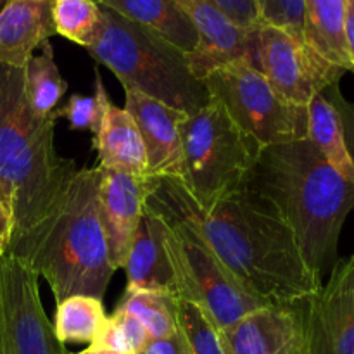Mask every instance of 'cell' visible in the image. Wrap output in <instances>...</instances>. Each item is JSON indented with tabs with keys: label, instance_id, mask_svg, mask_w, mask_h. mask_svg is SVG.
I'll list each match as a JSON object with an SVG mask.
<instances>
[{
	"label": "cell",
	"instance_id": "1",
	"mask_svg": "<svg viewBox=\"0 0 354 354\" xmlns=\"http://www.w3.org/2000/svg\"><path fill=\"white\" fill-rule=\"evenodd\" d=\"M145 206L192 225L237 282L263 303H297L322 287L280 211L252 190L242 187L201 203L176 176H151Z\"/></svg>",
	"mask_w": 354,
	"mask_h": 354
},
{
	"label": "cell",
	"instance_id": "2",
	"mask_svg": "<svg viewBox=\"0 0 354 354\" xmlns=\"http://www.w3.org/2000/svg\"><path fill=\"white\" fill-rule=\"evenodd\" d=\"M244 189L266 197L290 230L308 268L322 279L335 261L354 187L346 182L310 138L266 145L248 173Z\"/></svg>",
	"mask_w": 354,
	"mask_h": 354
},
{
	"label": "cell",
	"instance_id": "3",
	"mask_svg": "<svg viewBox=\"0 0 354 354\" xmlns=\"http://www.w3.org/2000/svg\"><path fill=\"white\" fill-rule=\"evenodd\" d=\"M99 182V166L76 169L55 209L9 248L44 277L57 304L71 296L102 299L116 272L100 216Z\"/></svg>",
	"mask_w": 354,
	"mask_h": 354
},
{
	"label": "cell",
	"instance_id": "4",
	"mask_svg": "<svg viewBox=\"0 0 354 354\" xmlns=\"http://www.w3.org/2000/svg\"><path fill=\"white\" fill-rule=\"evenodd\" d=\"M55 111H31L23 69L0 64V194L12 213V242L55 209L78 169L55 151Z\"/></svg>",
	"mask_w": 354,
	"mask_h": 354
},
{
	"label": "cell",
	"instance_id": "5",
	"mask_svg": "<svg viewBox=\"0 0 354 354\" xmlns=\"http://www.w3.org/2000/svg\"><path fill=\"white\" fill-rule=\"evenodd\" d=\"M100 17L99 35L86 50L116 75L123 88L138 90L189 116L209 102L185 52L113 9L100 6Z\"/></svg>",
	"mask_w": 354,
	"mask_h": 354
},
{
	"label": "cell",
	"instance_id": "6",
	"mask_svg": "<svg viewBox=\"0 0 354 354\" xmlns=\"http://www.w3.org/2000/svg\"><path fill=\"white\" fill-rule=\"evenodd\" d=\"M183 149L182 180L201 203L242 189L261 145L245 133L211 97L180 127Z\"/></svg>",
	"mask_w": 354,
	"mask_h": 354
},
{
	"label": "cell",
	"instance_id": "7",
	"mask_svg": "<svg viewBox=\"0 0 354 354\" xmlns=\"http://www.w3.org/2000/svg\"><path fill=\"white\" fill-rule=\"evenodd\" d=\"M154 213L161 220L178 299L199 306L216 330L232 327L245 315L266 306L237 282L192 225L159 211Z\"/></svg>",
	"mask_w": 354,
	"mask_h": 354
},
{
	"label": "cell",
	"instance_id": "8",
	"mask_svg": "<svg viewBox=\"0 0 354 354\" xmlns=\"http://www.w3.org/2000/svg\"><path fill=\"white\" fill-rule=\"evenodd\" d=\"M203 82L209 97L261 147L308 138V107L283 99L251 59L214 69Z\"/></svg>",
	"mask_w": 354,
	"mask_h": 354
},
{
	"label": "cell",
	"instance_id": "9",
	"mask_svg": "<svg viewBox=\"0 0 354 354\" xmlns=\"http://www.w3.org/2000/svg\"><path fill=\"white\" fill-rule=\"evenodd\" d=\"M252 62L270 85L296 106L308 104L334 85L342 69L322 57L303 38L272 24H259L252 31Z\"/></svg>",
	"mask_w": 354,
	"mask_h": 354
},
{
	"label": "cell",
	"instance_id": "10",
	"mask_svg": "<svg viewBox=\"0 0 354 354\" xmlns=\"http://www.w3.org/2000/svg\"><path fill=\"white\" fill-rule=\"evenodd\" d=\"M0 354H66L40 297L38 275L17 256H0Z\"/></svg>",
	"mask_w": 354,
	"mask_h": 354
},
{
	"label": "cell",
	"instance_id": "11",
	"mask_svg": "<svg viewBox=\"0 0 354 354\" xmlns=\"http://www.w3.org/2000/svg\"><path fill=\"white\" fill-rule=\"evenodd\" d=\"M308 354H354V254L304 299Z\"/></svg>",
	"mask_w": 354,
	"mask_h": 354
},
{
	"label": "cell",
	"instance_id": "12",
	"mask_svg": "<svg viewBox=\"0 0 354 354\" xmlns=\"http://www.w3.org/2000/svg\"><path fill=\"white\" fill-rule=\"evenodd\" d=\"M218 335L225 354H308L304 299L266 304Z\"/></svg>",
	"mask_w": 354,
	"mask_h": 354
},
{
	"label": "cell",
	"instance_id": "13",
	"mask_svg": "<svg viewBox=\"0 0 354 354\" xmlns=\"http://www.w3.org/2000/svg\"><path fill=\"white\" fill-rule=\"evenodd\" d=\"M197 33V45L187 54L194 76L203 82L218 68L254 55L252 31L242 30L213 0H176ZM254 64V62H252Z\"/></svg>",
	"mask_w": 354,
	"mask_h": 354
},
{
	"label": "cell",
	"instance_id": "14",
	"mask_svg": "<svg viewBox=\"0 0 354 354\" xmlns=\"http://www.w3.org/2000/svg\"><path fill=\"white\" fill-rule=\"evenodd\" d=\"M99 169L100 216L109 245L111 265L114 270L124 268L138 223L144 214L145 197L151 189V176Z\"/></svg>",
	"mask_w": 354,
	"mask_h": 354
},
{
	"label": "cell",
	"instance_id": "15",
	"mask_svg": "<svg viewBox=\"0 0 354 354\" xmlns=\"http://www.w3.org/2000/svg\"><path fill=\"white\" fill-rule=\"evenodd\" d=\"M124 109L140 131L149 176H183V149L180 127L189 118L135 88H124Z\"/></svg>",
	"mask_w": 354,
	"mask_h": 354
},
{
	"label": "cell",
	"instance_id": "16",
	"mask_svg": "<svg viewBox=\"0 0 354 354\" xmlns=\"http://www.w3.org/2000/svg\"><path fill=\"white\" fill-rule=\"evenodd\" d=\"M95 82L102 99V121L92 140L99 154V168L127 175H147V158L137 123L127 109L109 99L99 71H95Z\"/></svg>",
	"mask_w": 354,
	"mask_h": 354
},
{
	"label": "cell",
	"instance_id": "17",
	"mask_svg": "<svg viewBox=\"0 0 354 354\" xmlns=\"http://www.w3.org/2000/svg\"><path fill=\"white\" fill-rule=\"evenodd\" d=\"M54 33L50 0H7L0 9V64L24 69Z\"/></svg>",
	"mask_w": 354,
	"mask_h": 354
},
{
	"label": "cell",
	"instance_id": "18",
	"mask_svg": "<svg viewBox=\"0 0 354 354\" xmlns=\"http://www.w3.org/2000/svg\"><path fill=\"white\" fill-rule=\"evenodd\" d=\"M124 270L128 280L124 292L158 290L176 297V282L162 242L161 220L147 206H144Z\"/></svg>",
	"mask_w": 354,
	"mask_h": 354
},
{
	"label": "cell",
	"instance_id": "19",
	"mask_svg": "<svg viewBox=\"0 0 354 354\" xmlns=\"http://www.w3.org/2000/svg\"><path fill=\"white\" fill-rule=\"evenodd\" d=\"M127 19L154 31L185 54L196 48L197 33L176 0H97Z\"/></svg>",
	"mask_w": 354,
	"mask_h": 354
},
{
	"label": "cell",
	"instance_id": "20",
	"mask_svg": "<svg viewBox=\"0 0 354 354\" xmlns=\"http://www.w3.org/2000/svg\"><path fill=\"white\" fill-rule=\"evenodd\" d=\"M308 138L325 161L354 187V156L348 145L344 120L330 99L318 93L308 104Z\"/></svg>",
	"mask_w": 354,
	"mask_h": 354
},
{
	"label": "cell",
	"instance_id": "21",
	"mask_svg": "<svg viewBox=\"0 0 354 354\" xmlns=\"http://www.w3.org/2000/svg\"><path fill=\"white\" fill-rule=\"evenodd\" d=\"M344 21L346 0H304V41L342 71H351Z\"/></svg>",
	"mask_w": 354,
	"mask_h": 354
},
{
	"label": "cell",
	"instance_id": "22",
	"mask_svg": "<svg viewBox=\"0 0 354 354\" xmlns=\"http://www.w3.org/2000/svg\"><path fill=\"white\" fill-rule=\"evenodd\" d=\"M23 76L24 93L31 111L38 116H48L54 113L68 90V83L59 73L50 41H45L40 54L28 61Z\"/></svg>",
	"mask_w": 354,
	"mask_h": 354
},
{
	"label": "cell",
	"instance_id": "23",
	"mask_svg": "<svg viewBox=\"0 0 354 354\" xmlns=\"http://www.w3.org/2000/svg\"><path fill=\"white\" fill-rule=\"evenodd\" d=\"M106 320L107 315L102 299L92 296H71L57 304L54 330L62 344H92Z\"/></svg>",
	"mask_w": 354,
	"mask_h": 354
},
{
	"label": "cell",
	"instance_id": "24",
	"mask_svg": "<svg viewBox=\"0 0 354 354\" xmlns=\"http://www.w3.org/2000/svg\"><path fill=\"white\" fill-rule=\"evenodd\" d=\"M178 299L173 294L158 290H138L124 292L116 310L133 315L145 327L152 339H165L175 334L180 328L176 317Z\"/></svg>",
	"mask_w": 354,
	"mask_h": 354
},
{
	"label": "cell",
	"instance_id": "25",
	"mask_svg": "<svg viewBox=\"0 0 354 354\" xmlns=\"http://www.w3.org/2000/svg\"><path fill=\"white\" fill-rule=\"evenodd\" d=\"M55 33L88 48L100 30V6L97 0H52Z\"/></svg>",
	"mask_w": 354,
	"mask_h": 354
},
{
	"label": "cell",
	"instance_id": "26",
	"mask_svg": "<svg viewBox=\"0 0 354 354\" xmlns=\"http://www.w3.org/2000/svg\"><path fill=\"white\" fill-rule=\"evenodd\" d=\"M176 317L180 330L189 342L190 354H225L218 330L199 306L178 299Z\"/></svg>",
	"mask_w": 354,
	"mask_h": 354
},
{
	"label": "cell",
	"instance_id": "27",
	"mask_svg": "<svg viewBox=\"0 0 354 354\" xmlns=\"http://www.w3.org/2000/svg\"><path fill=\"white\" fill-rule=\"evenodd\" d=\"M55 114L57 118H66L71 130L90 131V133L97 135L100 121H102V99H100L97 82L93 95L73 93L64 106L55 109Z\"/></svg>",
	"mask_w": 354,
	"mask_h": 354
},
{
	"label": "cell",
	"instance_id": "28",
	"mask_svg": "<svg viewBox=\"0 0 354 354\" xmlns=\"http://www.w3.org/2000/svg\"><path fill=\"white\" fill-rule=\"evenodd\" d=\"M259 21L304 40V0H256Z\"/></svg>",
	"mask_w": 354,
	"mask_h": 354
},
{
	"label": "cell",
	"instance_id": "29",
	"mask_svg": "<svg viewBox=\"0 0 354 354\" xmlns=\"http://www.w3.org/2000/svg\"><path fill=\"white\" fill-rule=\"evenodd\" d=\"M237 26L245 31H254L261 24L256 0H213Z\"/></svg>",
	"mask_w": 354,
	"mask_h": 354
},
{
	"label": "cell",
	"instance_id": "30",
	"mask_svg": "<svg viewBox=\"0 0 354 354\" xmlns=\"http://www.w3.org/2000/svg\"><path fill=\"white\" fill-rule=\"evenodd\" d=\"M92 348L97 349H107V351H114L120 354H133L128 344L127 337H124L123 330H121L120 324L116 322V318L111 315L107 317L106 324L100 328L99 335L95 337V341L92 342Z\"/></svg>",
	"mask_w": 354,
	"mask_h": 354
},
{
	"label": "cell",
	"instance_id": "31",
	"mask_svg": "<svg viewBox=\"0 0 354 354\" xmlns=\"http://www.w3.org/2000/svg\"><path fill=\"white\" fill-rule=\"evenodd\" d=\"M113 317L116 318V322L120 324L121 330H123L124 337H127L128 344H130V349L133 354H138L145 346L151 341V335L145 330L144 325L133 317V315L127 313V311L114 310Z\"/></svg>",
	"mask_w": 354,
	"mask_h": 354
},
{
	"label": "cell",
	"instance_id": "32",
	"mask_svg": "<svg viewBox=\"0 0 354 354\" xmlns=\"http://www.w3.org/2000/svg\"><path fill=\"white\" fill-rule=\"evenodd\" d=\"M138 354H190L189 342L183 332L176 330L175 334L165 339H152Z\"/></svg>",
	"mask_w": 354,
	"mask_h": 354
},
{
	"label": "cell",
	"instance_id": "33",
	"mask_svg": "<svg viewBox=\"0 0 354 354\" xmlns=\"http://www.w3.org/2000/svg\"><path fill=\"white\" fill-rule=\"evenodd\" d=\"M12 237H14L12 213H10L9 206H7L2 194H0V256L9 252L10 244H12Z\"/></svg>",
	"mask_w": 354,
	"mask_h": 354
},
{
	"label": "cell",
	"instance_id": "34",
	"mask_svg": "<svg viewBox=\"0 0 354 354\" xmlns=\"http://www.w3.org/2000/svg\"><path fill=\"white\" fill-rule=\"evenodd\" d=\"M346 48H348L349 64L354 73V0H346V21H344Z\"/></svg>",
	"mask_w": 354,
	"mask_h": 354
},
{
	"label": "cell",
	"instance_id": "35",
	"mask_svg": "<svg viewBox=\"0 0 354 354\" xmlns=\"http://www.w3.org/2000/svg\"><path fill=\"white\" fill-rule=\"evenodd\" d=\"M88 354H120V353H114V351H107V349H97V348H92V346H88Z\"/></svg>",
	"mask_w": 354,
	"mask_h": 354
},
{
	"label": "cell",
	"instance_id": "36",
	"mask_svg": "<svg viewBox=\"0 0 354 354\" xmlns=\"http://www.w3.org/2000/svg\"><path fill=\"white\" fill-rule=\"evenodd\" d=\"M71 354H88V349H85V351H80V353H71Z\"/></svg>",
	"mask_w": 354,
	"mask_h": 354
},
{
	"label": "cell",
	"instance_id": "37",
	"mask_svg": "<svg viewBox=\"0 0 354 354\" xmlns=\"http://www.w3.org/2000/svg\"><path fill=\"white\" fill-rule=\"evenodd\" d=\"M50 2H52V0H50Z\"/></svg>",
	"mask_w": 354,
	"mask_h": 354
}]
</instances>
